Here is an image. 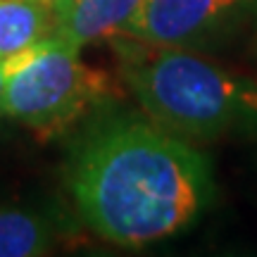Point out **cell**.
<instances>
[{"instance_id": "1", "label": "cell", "mask_w": 257, "mask_h": 257, "mask_svg": "<svg viewBox=\"0 0 257 257\" xmlns=\"http://www.w3.org/2000/svg\"><path fill=\"white\" fill-rule=\"evenodd\" d=\"M69 191L102 240L143 248L186 229L214 195L207 157L155 121H114L76 150Z\"/></svg>"}, {"instance_id": "2", "label": "cell", "mask_w": 257, "mask_h": 257, "mask_svg": "<svg viewBox=\"0 0 257 257\" xmlns=\"http://www.w3.org/2000/svg\"><path fill=\"white\" fill-rule=\"evenodd\" d=\"M110 41L121 79L157 126L181 138H217L231 128L257 126V81L184 46H157L124 34Z\"/></svg>"}, {"instance_id": "3", "label": "cell", "mask_w": 257, "mask_h": 257, "mask_svg": "<svg viewBox=\"0 0 257 257\" xmlns=\"http://www.w3.org/2000/svg\"><path fill=\"white\" fill-rule=\"evenodd\" d=\"M79 53L81 48L53 34L5 60L0 114L55 138L102 105L114 88L107 74L86 64Z\"/></svg>"}, {"instance_id": "4", "label": "cell", "mask_w": 257, "mask_h": 257, "mask_svg": "<svg viewBox=\"0 0 257 257\" xmlns=\"http://www.w3.org/2000/svg\"><path fill=\"white\" fill-rule=\"evenodd\" d=\"M255 0H141L124 36L157 46H191L219 31Z\"/></svg>"}, {"instance_id": "5", "label": "cell", "mask_w": 257, "mask_h": 257, "mask_svg": "<svg viewBox=\"0 0 257 257\" xmlns=\"http://www.w3.org/2000/svg\"><path fill=\"white\" fill-rule=\"evenodd\" d=\"M138 5L141 0H76L57 19L55 34L76 48L110 41L126 29Z\"/></svg>"}, {"instance_id": "6", "label": "cell", "mask_w": 257, "mask_h": 257, "mask_svg": "<svg viewBox=\"0 0 257 257\" xmlns=\"http://www.w3.org/2000/svg\"><path fill=\"white\" fill-rule=\"evenodd\" d=\"M57 15L50 0H0V60L53 36Z\"/></svg>"}, {"instance_id": "7", "label": "cell", "mask_w": 257, "mask_h": 257, "mask_svg": "<svg viewBox=\"0 0 257 257\" xmlns=\"http://www.w3.org/2000/svg\"><path fill=\"white\" fill-rule=\"evenodd\" d=\"M57 224L48 214L29 207H0V257H41L53 252Z\"/></svg>"}, {"instance_id": "8", "label": "cell", "mask_w": 257, "mask_h": 257, "mask_svg": "<svg viewBox=\"0 0 257 257\" xmlns=\"http://www.w3.org/2000/svg\"><path fill=\"white\" fill-rule=\"evenodd\" d=\"M74 3H76V0H50V5H53V10H55V15H57V19L62 17L64 12H67V10L72 8Z\"/></svg>"}, {"instance_id": "9", "label": "cell", "mask_w": 257, "mask_h": 257, "mask_svg": "<svg viewBox=\"0 0 257 257\" xmlns=\"http://www.w3.org/2000/svg\"><path fill=\"white\" fill-rule=\"evenodd\" d=\"M3 79H5V74H3V60H0V98H3ZM3 117V114H0Z\"/></svg>"}]
</instances>
